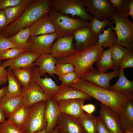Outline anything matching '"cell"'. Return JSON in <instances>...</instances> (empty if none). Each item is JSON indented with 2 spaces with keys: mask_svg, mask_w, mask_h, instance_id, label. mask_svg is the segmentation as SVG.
<instances>
[{
  "mask_svg": "<svg viewBox=\"0 0 133 133\" xmlns=\"http://www.w3.org/2000/svg\"><path fill=\"white\" fill-rule=\"evenodd\" d=\"M70 85L100 101L118 116L125 104L133 100V95L111 91L86 80L80 79L77 82Z\"/></svg>",
  "mask_w": 133,
  "mask_h": 133,
  "instance_id": "6da1fadb",
  "label": "cell"
},
{
  "mask_svg": "<svg viewBox=\"0 0 133 133\" xmlns=\"http://www.w3.org/2000/svg\"><path fill=\"white\" fill-rule=\"evenodd\" d=\"M52 0H34L20 16L7 26L1 34L9 38L22 29L30 27L35 21L48 14L51 7Z\"/></svg>",
  "mask_w": 133,
  "mask_h": 133,
  "instance_id": "7a4b0ae2",
  "label": "cell"
},
{
  "mask_svg": "<svg viewBox=\"0 0 133 133\" xmlns=\"http://www.w3.org/2000/svg\"><path fill=\"white\" fill-rule=\"evenodd\" d=\"M104 48L96 44L87 49L77 51L69 56L57 60L56 63L72 64L75 67V72L80 79L93 67V64L99 60Z\"/></svg>",
  "mask_w": 133,
  "mask_h": 133,
  "instance_id": "3957f363",
  "label": "cell"
},
{
  "mask_svg": "<svg viewBox=\"0 0 133 133\" xmlns=\"http://www.w3.org/2000/svg\"><path fill=\"white\" fill-rule=\"evenodd\" d=\"M48 15L59 37L73 35L77 30L90 27V22L70 17L51 8Z\"/></svg>",
  "mask_w": 133,
  "mask_h": 133,
  "instance_id": "277c9868",
  "label": "cell"
},
{
  "mask_svg": "<svg viewBox=\"0 0 133 133\" xmlns=\"http://www.w3.org/2000/svg\"><path fill=\"white\" fill-rule=\"evenodd\" d=\"M128 14H123L115 11L111 19L115 24H112V30L116 33L117 40L115 44L119 45L129 50L133 49V23L128 18Z\"/></svg>",
  "mask_w": 133,
  "mask_h": 133,
  "instance_id": "5b68a950",
  "label": "cell"
},
{
  "mask_svg": "<svg viewBox=\"0 0 133 133\" xmlns=\"http://www.w3.org/2000/svg\"><path fill=\"white\" fill-rule=\"evenodd\" d=\"M46 101L38 102L28 109L25 122L21 128L25 133H34L42 130L46 126L44 111Z\"/></svg>",
  "mask_w": 133,
  "mask_h": 133,
  "instance_id": "8992f818",
  "label": "cell"
},
{
  "mask_svg": "<svg viewBox=\"0 0 133 133\" xmlns=\"http://www.w3.org/2000/svg\"><path fill=\"white\" fill-rule=\"evenodd\" d=\"M51 8L65 15L76 16L82 20L91 21L94 16L88 13L85 9L83 0H53Z\"/></svg>",
  "mask_w": 133,
  "mask_h": 133,
  "instance_id": "52a82bcc",
  "label": "cell"
},
{
  "mask_svg": "<svg viewBox=\"0 0 133 133\" xmlns=\"http://www.w3.org/2000/svg\"><path fill=\"white\" fill-rule=\"evenodd\" d=\"M59 37L55 32L37 36H30L28 41L27 48L31 52L40 55L50 54L53 42Z\"/></svg>",
  "mask_w": 133,
  "mask_h": 133,
  "instance_id": "ba28073f",
  "label": "cell"
},
{
  "mask_svg": "<svg viewBox=\"0 0 133 133\" xmlns=\"http://www.w3.org/2000/svg\"><path fill=\"white\" fill-rule=\"evenodd\" d=\"M87 12L102 21L111 19L115 11L109 0H84Z\"/></svg>",
  "mask_w": 133,
  "mask_h": 133,
  "instance_id": "9c48e42d",
  "label": "cell"
},
{
  "mask_svg": "<svg viewBox=\"0 0 133 133\" xmlns=\"http://www.w3.org/2000/svg\"><path fill=\"white\" fill-rule=\"evenodd\" d=\"M119 69L111 72H101L93 67L84 73L80 79L89 81L107 90H109V83L113 78L119 75Z\"/></svg>",
  "mask_w": 133,
  "mask_h": 133,
  "instance_id": "30bf717a",
  "label": "cell"
},
{
  "mask_svg": "<svg viewBox=\"0 0 133 133\" xmlns=\"http://www.w3.org/2000/svg\"><path fill=\"white\" fill-rule=\"evenodd\" d=\"M73 35L59 37L53 45L51 54L57 60L77 51L73 43Z\"/></svg>",
  "mask_w": 133,
  "mask_h": 133,
  "instance_id": "8fae6325",
  "label": "cell"
},
{
  "mask_svg": "<svg viewBox=\"0 0 133 133\" xmlns=\"http://www.w3.org/2000/svg\"><path fill=\"white\" fill-rule=\"evenodd\" d=\"M74 45L77 51L87 49L96 44L98 40V35L94 33L90 27L77 30L73 35Z\"/></svg>",
  "mask_w": 133,
  "mask_h": 133,
  "instance_id": "7c38bea8",
  "label": "cell"
},
{
  "mask_svg": "<svg viewBox=\"0 0 133 133\" xmlns=\"http://www.w3.org/2000/svg\"><path fill=\"white\" fill-rule=\"evenodd\" d=\"M41 55L32 53L28 50L24 52L11 59L6 60L2 63L1 66L8 69L22 68H32L35 60Z\"/></svg>",
  "mask_w": 133,
  "mask_h": 133,
  "instance_id": "4fadbf2b",
  "label": "cell"
},
{
  "mask_svg": "<svg viewBox=\"0 0 133 133\" xmlns=\"http://www.w3.org/2000/svg\"><path fill=\"white\" fill-rule=\"evenodd\" d=\"M37 68L36 66H34L33 68L32 79L42 89L49 98H52L59 92V85H57L51 77L48 78L47 75H44V78H41L38 73Z\"/></svg>",
  "mask_w": 133,
  "mask_h": 133,
  "instance_id": "5bb4252c",
  "label": "cell"
},
{
  "mask_svg": "<svg viewBox=\"0 0 133 133\" xmlns=\"http://www.w3.org/2000/svg\"><path fill=\"white\" fill-rule=\"evenodd\" d=\"M24 105L27 109L32 105L49 99L42 89L32 79L28 88L23 89Z\"/></svg>",
  "mask_w": 133,
  "mask_h": 133,
  "instance_id": "9a60e30c",
  "label": "cell"
},
{
  "mask_svg": "<svg viewBox=\"0 0 133 133\" xmlns=\"http://www.w3.org/2000/svg\"><path fill=\"white\" fill-rule=\"evenodd\" d=\"M85 100L83 99H77L59 101L60 112L78 119L85 113L82 107Z\"/></svg>",
  "mask_w": 133,
  "mask_h": 133,
  "instance_id": "2e32d148",
  "label": "cell"
},
{
  "mask_svg": "<svg viewBox=\"0 0 133 133\" xmlns=\"http://www.w3.org/2000/svg\"><path fill=\"white\" fill-rule=\"evenodd\" d=\"M61 113L58 101L52 98L46 101L44 117L46 123L47 133H51L57 125L58 118Z\"/></svg>",
  "mask_w": 133,
  "mask_h": 133,
  "instance_id": "e0dca14e",
  "label": "cell"
},
{
  "mask_svg": "<svg viewBox=\"0 0 133 133\" xmlns=\"http://www.w3.org/2000/svg\"><path fill=\"white\" fill-rule=\"evenodd\" d=\"M100 114L104 124L111 133H124L118 116L113 111L102 104L100 105Z\"/></svg>",
  "mask_w": 133,
  "mask_h": 133,
  "instance_id": "ac0fdd59",
  "label": "cell"
},
{
  "mask_svg": "<svg viewBox=\"0 0 133 133\" xmlns=\"http://www.w3.org/2000/svg\"><path fill=\"white\" fill-rule=\"evenodd\" d=\"M57 125L59 133H84L78 119L64 114H60Z\"/></svg>",
  "mask_w": 133,
  "mask_h": 133,
  "instance_id": "d6986e66",
  "label": "cell"
},
{
  "mask_svg": "<svg viewBox=\"0 0 133 133\" xmlns=\"http://www.w3.org/2000/svg\"><path fill=\"white\" fill-rule=\"evenodd\" d=\"M59 92L52 98L59 101L70 99H82L89 100L91 97L79 89L71 85H59Z\"/></svg>",
  "mask_w": 133,
  "mask_h": 133,
  "instance_id": "ffe728a7",
  "label": "cell"
},
{
  "mask_svg": "<svg viewBox=\"0 0 133 133\" xmlns=\"http://www.w3.org/2000/svg\"><path fill=\"white\" fill-rule=\"evenodd\" d=\"M56 63V59L51 54H46L41 55L33 65L37 66L38 72L41 77L48 73L55 78L54 75L56 74L55 67Z\"/></svg>",
  "mask_w": 133,
  "mask_h": 133,
  "instance_id": "44dd1931",
  "label": "cell"
},
{
  "mask_svg": "<svg viewBox=\"0 0 133 133\" xmlns=\"http://www.w3.org/2000/svg\"><path fill=\"white\" fill-rule=\"evenodd\" d=\"M30 36H37L55 32L54 25L48 14L39 19L30 27Z\"/></svg>",
  "mask_w": 133,
  "mask_h": 133,
  "instance_id": "7402d4cb",
  "label": "cell"
},
{
  "mask_svg": "<svg viewBox=\"0 0 133 133\" xmlns=\"http://www.w3.org/2000/svg\"><path fill=\"white\" fill-rule=\"evenodd\" d=\"M24 105L23 95L12 98H3L0 100V107L8 118Z\"/></svg>",
  "mask_w": 133,
  "mask_h": 133,
  "instance_id": "603a6c76",
  "label": "cell"
},
{
  "mask_svg": "<svg viewBox=\"0 0 133 133\" xmlns=\"http://www.w3.org/2000/svg\"><path fill=\"white\" fill-rule=\"evenodd\" d=\"M118 116L124 133L127 130L133 129V100L129 101L125 104Z\"/></svg>",
  "mask_w": 133,
  "mask_h": 133,
  "instance_id": "cb8c5ba5",
  "label": "cell"
},
{
  "mask_svg": "<svg viewBox=\"0 0 133 133\" xmlns=\"http://www.w3.org/2000/svg\"><path fill=\"white\" fill-rule=\"evenodd\" d=\"M119 79L113 85L110 86L109 90L123 93L133 95V81L125 77L124 69H119Z\"/></svg>",
  "mask_w": 133,
  "mask_h": 133,
  "instance_id": "d4e9b609",
  "label": "cell"
},
{
  "mask_svg": "<svg viewBox=\"0 0 133 133\" xmlns=\"http://www.w3.org/2000/svg\"><path fill=\"white\" fill-rule=\"evenodd\" d=\"M8 90L5 98H12L23 95V89L19 81L13 74L11 69H8Z\"/></svg>",
  "mask_w": 133,
  "mask_h": 133,
  "instance_id": "484cf974",
  "label": "cell"
},
{
  "mask_svg": "<svg viewBox=\"0 0 133 133\" xmlns=\"http://www.w3.org/2000/svg\"><path fill=\"white\" fill-rule=\"evenodd\" d=\"M34 0H23L18 4L4 10L7 19L6 27L16 20L21 15L27 6Z\"/></svg>",
  "mask_w": 133,
  "mask_h": 133,
  "instance_id": "4316f807",
  "label": "cell"
},
{
  "mask_svg": "<svg viewBox=\"0 0 133 133\" xmlns=\"http://www.w3.org/2000/svg\"><path fill=\"white\" fill-rule=\"evenodd\" d=\"M113 23V20L107 30L102 29L103 33L98 35V40L96 44L104 48H109L115 44L117 40L116 34L111 29V26Z\"/></svg>",
  "mask_w": 133,
  "mask_h": 133,
  "instance_id": "83f0119b",
  "label": "cell"
},
{
  "mask_svg": "<svg viewBox=\"0 0 133 133\" xmlns=\"http://www.w3.org/2000/svg\"><path fill=\"white\" fill-rule=\"evenodd\" d=\"M33 68H18L11 69L13 74L19 81L24 90L28 88L32 80Z\"/></svg>",
  "mask_w": 133,
  "mask_h": 133,
  "instance_id": "f1b7e54d",
  "label": "cell"
},
{
  "mask_svg": "<svg viewBox=\"0 0 133 133\" xmlns=\"http://www.w3.org/2000/svg\"><path fill=\"white\" fill-rule=\"evenodd\" d=\"M78 120L84 133H97V117L84 113Z\"/></svg>",
  "mask_w": 133,
  "mask_h": 133,
  "instance_id": "f546056e",
  "label": "cell"
},
{
  "mask_svg": "<svg viewBox=\"0 0 133 133\" xmlns=\"http://www.w3.org/2000/svg\"><path fill=\"white\" fill-rule=\"evenodd\" d=\"M30 33V27H27L21 29L8 38L16 47L27 49V42Z\"/></svg>",
  "mask_w": 133,
  "mask_h": 133,
  "instance_id": "4dcf8cb0",
  "label": "cell"
},
{
  "mask_svg": "<svg viewBox=\"0 0 133 133\" xmlns=\"http://www.w3.org/2000/svg\"><path fill=\"white\" fill-rule=\"evenodd\" d=\"M96 66L98 70L105 73L110 69H115L110 50L109 48L103 51L97 61Z\"/></svg>",
  "mask_w": 133,
  "mask_h": 133,
  "instance_id": "1f68e13d",
  "label": "cell"
},
{
  "mask_svg": "<svg viewBox=\"0 0 133 133\" xmlns=\"http://www.w3.org/2000/svg\"><path fill=\"white\" fill-rule=\"evenodd\" d=\"M115 69L118 68L119 64L125 55L129 50L119 45L115 44L109 48Z\"/></svg>",
  "mask_w": 133,
  "mask_h": 133,
  "instance_id": "d6a6232c",
  "label": "cell"
},
{
  "mask_svg": "<svg viewBox=\"0 0 133 133\" xmlns=\"http://www.w3.org/2000/svg\"><path fill=\"white\" fill-rule=\"evenodd\" d=\"M28 109L24 105L17 111L12 115L7 121L15 124L21 128L26 120Z\"/></svg>",
  "mask_w": 133,
  "mask_h": 133,
  "instance_id": "836d02e7",
  "label": "cell"
},
{
  "mask_svg": "<svg viewBox=\"0 0 133 133\" xmlns=\"http://www.w3.org/2000/svg\"><path fill=\"white\" fill-rule=\"evenodd\" d=\"M112 21L111 19H106L100 21L94 17L90 22V27L94 33L98 35L102 33V29L109 26Z\"/></svg>",
  "mask_w": 133,
  "mask_h": 133,
  "instance_id": "e575fe53",
  "label": "cell"
},
{
  "mask_svg": "<svg viewBox=\"0 0 133 133\" xmlns=\"http://www.w3.org/2000/svg\"><path fill=\"white\" fill-rule=\"evenodd\" d=\"M28 50L26 48L17 47L6 49L0 52V59H11Z\"/></svg>",
  "mask_w": 133,
  "mask_h": 133,
  "instance_id": "d590c367",
  "label": "cell"
},
{
  "mask_svg": "<svg viewBox=\"0 0 133 133\" xmlns=\"http://www.w3.org/2000/svg\"><path fill=\"white\" fill-rule=\"evenodd\" d=\"M115 11L123 14H128L129 0H109Z\"/></svg>",
  "mask_w": 133,
  "mask_h": 133,
  "instance_id": "8d00e7d4",
  "label": "cell"
},
{
  "mask_svg": "<svg viewBox=\"0 0 133 133\" xmlns=\"http://www.w3.org/2000/svg\"><path fill=\"white\" fill-rule=\"evenodd\" d=\"M56 74L58 77L75 72L74 66L71 63L61 64L56 63L55 67Z\"/></svg>",
  "mask_w": 133,
  "mask_h": 133,
  "instance_id": "74e56055",
  "label": "cell"
},
{
  "mask_svg": "<svg viewBox=\"0 0 133 133\" xmlns=\"http://www.w3.org/2000/svg\"><path fill=\"white\" fill-rule=\"evenodd\" d=\"M0 133H25L21 128L6 120L0 124Z\"/></svg>",
  "mask_w": 133,
  "mask_h": 133,
  "instance_id": "f35d334b",
  "label": "cell"
},
{
  "mask_svg": "<svg viewBox=\"0 0 133 133\" xmlns=\"http://www.w3.org/2000/svg\"><path fill=\"white\" fill-rule=\"evenodd\" d=\"M59 80L62 82L61 85H71L77 82L80 78L75 72L59 77Z\"/></svg>",
  "mask_w": 133,
  "mask_h": 133,
  "instance_id": "ab89813d",
  "label": "cell"
},
{
  "mask_svg": "<svg viewBox=\"0 0 133 133\" xmlns=\"http://www.w3.org/2000/svg\"><path fill=\"white\" fill-rule=\"evenodd\" d=\"M133 67V50H131L126 53L121 60L118 68L123 69Z\"/></svg>",
  "mask_w": 133,
  "mask_h": 133,
  "instance_id": "60d3db41",
  "label": "cell"
},
{
  "mask_svg": "<svg viewBox=\"0 0 133 133\" xmlns=\"http://www.w3.org/2000/svg\"><path fill=\"white\" fill-rule=\"evenodd\" d=\"M16 47L8 38L4 37L0 34V52L6 49Z\"/></svg>",
  "mask_w": 133,
  "mask_h": 133,
  "instance_id": "b9f144b4",
  "label": "cell"
},
{
  "mask_svg": "<svg viewBox=\"0 0 133 133\" xmlns=\"http://www.w3.org/2000/svg\"><path fill=\"white\" fill-rule=\"evenodd\" d=\"M23 0H0V9H4L15 6Z\"/></svg>",
  "mask_w": 133,
  "mask_h": 133,
  "instance_id": "7bdbcfd3",
  "label": "cell"
},
{
  "mask_svg": "<svg viewBox=\"0 0 133 133\" xmlns=\"http://www.w3.org/2000/svg\"><path fill=\"white\" fill-rule=\"evenodd\" d=\"M97 133H111L103 123L100 116L97 117Z\"/></svg>",
  "mask_w": 133,
  "mask_h": 133,
  "instance_id": "ee69618b",
  "label": "cell"
},
{
  "mask_svg": "<svg viewBox=\"0 0 133 133\" xmlns=\"http://www.w3.org/2000/svg\"><path fill=\"white\" fill-rule=\"evenodd\" d=\"M8 74L7 70L0 65V86L4 84L8 81Z\"/></svg>",
  "mask_w": 133,
  "mask_h": 133,
  "instance_id": "f6af8a7d",
  "label": "cell"
},
{
  "mask_svg": "<svg viewBox=\"0 0 133 133\" xmlns=\"http://www.w3.org/2000/svg\"><path fill=\"white\" fill-rule=\"evenodd\" d=\"M7 19L5 12L0 9V34H1L6 27Z\"/></svg>",
  "mask_w": 133,
  "mask_h": 133,
  "instance_id": "bcb514c9",
  "label": "cell"
},
{
  "mask_svg": "<svg viewBox=\"0 0 133 133\" xmlns=\"http://www.w3.org/2000/svg\"><path fill=\"white\" fill-rule=\"evenodd\" d=\"M132 19L133 20V0H129V7L128 13Z\"/></svg>",
  "mask_w": 133,
  "mask_h": 133,
  "instance_id": "7dc6e473",
  "label": "cell"
},
{
  "mask_svg": "<svg viewBox=\"0 0 133 133\" xmlns=\"http://www.w3.org/2000/svg\"><path fill=\"white\" fill-rule=\"evenodd\" d=\"M8 86H4L0 89V100L6 94L8 90Z\"/></svg>",
  "mask_w": 133,
  "mask_h": 133,
  "instance_id": "c3c4849f",
  "label": "cell"
},
{
  "mask_svg": "<svg viewBox=\"0 0 133 133\" xmlns=\"http://www.w3.org/2000/svg\"><path fill=\"white\" fill-rule=\"evenodd\" d=\"M5 118L3 111L0 107V123H2L6 121L5 119Z\"/></svg>",
  "mask_w": 133,
  "mask_h": 133,
  "instance_id": "681fc988",
  "label": "cell"
},
{
  "mask_svg": "<svg viewBox=\"0 0 133 133\" xmlns=\"http://www.w3.org/2000/svg\"><path fill=\"white\" fill-rule=\"evenodd\" d=\"M87 104L88 110V114H91L94 111L95 108V107L92 104Z\"/></svg>",
  "mask_w": 133,
  "mask_h": 133,
  "instance_id": "f907efd6",
  "label": "cell"
},
{
  "mask_svg": "<svg viewBox=\"0 0 133 133\" xmlns=\"http://www.w3.org/2000/svg\"><path fill=\"white\" fill-rule=\"evenodd\" d=\"M51 133H59V129L57 125L55 126Z\"/></svg>",
  "mask_w": 133,
  "mask_h": 133,
  "instance_id": "816d5d0a",
  "label": "cell"
},
{
  "mask_svg": "<svg viewBox=\"0 0 133 133\" xmlns=\"http://www.w3.org/2000/svg\"><path fill=\"white\" fill-rule=\"evenodd\" d=\"M34 133H47L46 126L41 131L39 132H36Z\"/></svg>",
  "mask_w": 133,
  "mask_h": 133,
  "instance_id": "f5cc1de1",
  "label": "cell"
},
{
  "mask_svg": "<svg viewBox=\"0 0 133 133\" xmlns=\"http://www.w3.org/2000/svg\"><path fill=\"white\" fill-rule=\"evenodd\" d=\"M124 133H133V129H127L125 131Z\"/></svg>",
  "mask_w": 133,
  "mask_h": 133,
  "instance_id": "db71d44e",
  "label": "cell"
},
{
  "mask_svg": "<svg viewBox=\"0 0 133 133\" xmlns=\"http://www.w3.org/2000/svg\"><path fill=\"white\" fill-rule=\"evenodd\" d=\"M2 60L0 59V65H1V64L2 63Z\"/></svg>",
  "mask_w": 133,
  "mask_h": 133,
  "instance_id": "11a10c76",
  "label": "cell"
}]
</instances>
